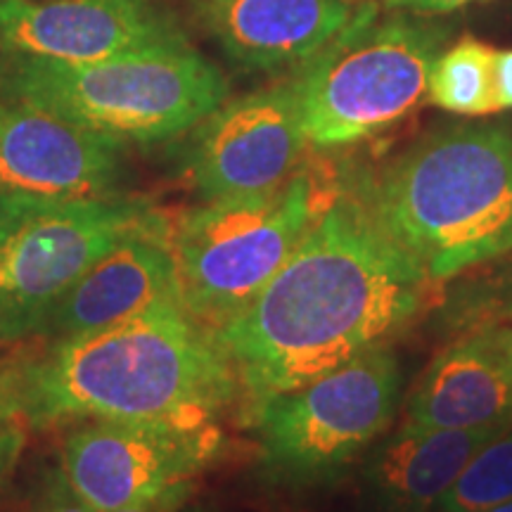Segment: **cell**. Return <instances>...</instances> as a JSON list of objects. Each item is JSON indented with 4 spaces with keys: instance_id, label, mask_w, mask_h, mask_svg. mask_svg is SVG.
I'll use <instances>...</instances> for the list:
<instances>
[{
    "instance_id": "25",
    "label": "cell",
    "mask_w": 512,
    "mask_h": 512,
    "mask_svg": "<svg viewBox=\"0 0 512 512\" xmlns=\"http://www.w3.org/2000/svg\"><path fill=\"white\" fill-rule=\"evenodd\" d=\"M477 328H484L486 332H489L491 342H494V347L498 349V354H501V358H503L505 368H508L512 375V316L494 320V323L477 325Z\"/></svg>"
},
{
    "instance_id": "21",
    "label": "cell",
    "mask_w": 512,
    "mask_h": 512,
    "mask_svg": "<svg viewBox=\"0 0 512 512\" xmlns=\"http://www.w3.org/2000/svg\"><path fill=\"white\" fill-rule=\"evenodd\" d=\"M503 259H512V254L503 256ZM484 302V309H479L484 323H494V320L512 316V261H505L501 266L494 287L484 292Z\"/></svg>"
},
{
    "instance_id": "22",
    "label": "cell",
    "mask_w": 512,
    "mask_h": 512,
    "mask_svg": "<svg viewBox=\"0 0 512 512\" xmlns=\"http://www.w3.org/2000/svg\"><path fill=\"white\" fill-rule=\"evenodd\" d=\"M192 494V482L176 484L171 489L162 491L155 498H147V501L126 505V508L110 510V512H181L188 505V498Z\"/></svg>"
},
{
    "instance_id": "9",
    "label": "cell",
    "mask_w": 512,
    "mask_h": 512,
    "mask_svg": "<svg viewBox=\"0 0 512 512\" xmlns=\"http://www.w3.org/2000/svg\"><path fill=\"white\" fill-rule=\"evenodd\" d=\"M221 446L219 422L86 420L64 439L60 470L95 512H110L192 482Z\"/></svg>"
},
{
    "instance_id": "26",
    "label": "cell",
    "mask_w": 512,
    "mask_h": 512,
    "mask_svg": "<svg viewBox=\"0 0 512 512\" xmlns=\"http://www.w3.org/2000/svg\"><path fill=\"white\" fill-rule=\"evenodd\" d=\"M181 512H216V510L209 508V505H185Z\"/></svg>"
},
{
    "instance_id": "1",
    "label": "cell",
    "mask_w": 512,
    "mask_h": 512,
    "mask_svg": "<svg viewBox=\"0 0 512 512\" xmlns=\"http://www.w3.org/2000/svg\"><path fill=\"white\" fill-rule=\"evenodd\" d=\"M422 278L358 195H332L285 266L216 332L254 406L387 344L422 306Z\"/></svg>"
},
{
    "instance_id": "3",
    "label": "cell",
    "mask_w": 512,
    "mask_h": 512,
    "mask_svg": "<svg viewBox=\"0 0 512 512\" xmlns=\"http://www.w3.org/2000/svg\"><path fill=\"white\" fill-rule=\"evenodd\" d=\"M358 197L427 285L446 283L512 254V133L444 128L363 183Z\"/></svg>"
},
{
    "instance_id": "16",
    "label": "cell",
    "mask_w": 512,
    "mask_h": 512,
    "mask_svg": "<svg viewBox=\"0 0 512 512\" xmlns=\"http://www.w3.org/2000/svg\"><path fill=\"white\" fill-rule=\"evenodd\" d=\"M403 425H512V375L484 328L439 351L406 401Z\"/></svg>"
},
{
    "instance_id": "10",
    "label": "cell",
    "mask_w": 512,
    "mask_h": 512,
    "mask_svg": "<svg viewBox=\"0 0 512 512\" xmlns=\"http://www.w3.org/2000/svg\"><path fill=\"white\" fill-rule=\"evenodd\" d=\"M306 145L294 79L226 100L192 128L185 174L204 202L261 195L299 171Z\"/></svg>"
},
{
    "instance_id": "11",
    "label": "cell",
    "mask_w": 512,
    "mask_h": 512,
    "mask_svg": "<svg viewBox=\"0 0 512 512\" xmlns=\"http://www.w3.org/2000/svg\"><path fill=\"white\" fill-rule=\"evenodd\" d=\"M124 178V143L0 91V197L107 200Z\"/></svg>"
},
{
    "instance_id": "2",
    "label": "cell",
    "mask_w": 512,
    "mask_h": 512,
    "mask_svg": "<svg viewBox=\"0 0 512 512\" xmlns=\"http://www.w3.org/2000/svg\"><path fill=\"white\" fill-rule=\"evenodd\" d=\"M15 377L29 425L38 427L74 420L207 425L240 394L216 332L181 297L60 339Z\"/></svg>"
},
{
    "instance_id": "14",
    "label": "cell",
    "mask_w": 512,
    "mask_h": 512,
    "mask_svg": "<svg viewBox=\"0 0 512 512\" xmlns=\"http://www.w3.org/2000/svg\"><path fill=\"white\" fill-rule=\"evenodd\" d=\"M166 233L169 226L157 216L112 247L64 294L41 335L53 342L79 337L136 316L162 299L178 297Z\"/></svg>"
},
{
    "instance_id": "28",
    "label": "cell",
    "mask_w": 512,
    "mask_h": 512,
    "mask_svg": "<svg viewBox=\"0 0 512 512\" xmlns=\"http://www.w3.org/2000/svg\"><path fill=\"white\" fill-rule=\"evenodd\" d=\"M356 3H366V0H356Z\"/></svg>"
},
{
    "instance_id": "20",
    "label": "cell",
    "mask_w": 512,
    "mask_h": 512,
    "mask_svg": "<svg viewBox=\"0 0 512 512\" xmlns=\"http://www.w3.org/2000/svg\"><path fill=\"white\" fill-rule=\"evenodd\" d=\"M29 512H95L72 489L62 470L48 472Z\"/></svg>"
},
{
    "instance_id": "23",
    "label": "cell",
    "mask_w": 512,
    "mask_h": 512,
    "mask_svg": "<svg viewBox=\"0 0 512 512\" xmlns=\"http://www.w3.org/2000/svg\"><path fill=\"white\" fill-rule=\"evenodd\" d=\"M387 10L408 12V15H444L482 0H380Z\"/></svg>"
},
{
    "instance_id": "4",
    "label": "cell",
    "mask_w": 512,
    "mask_h": 512,
    "mask_svg": "<svg viewBox=\"0 0 512 512\" xmlns=\"http://www.w3.org/2000/svg\"><path fill=\"white\" fill-rule=\"evenodd\" d=\"M0 91L128 147L190 133L228 100V81L185 38L79 64L0 55Z\"/></svg>"
},
{
    "instance_id": "5",
    "label": "cell",
    "mask_w": 512,
    "mask_h": 512,
    "mask_svg": "<svg viewBox=\"0 0 512 512\" xmlns=\"http://www.w3.org/2000/svg\"><path fill=\"white\" fill-rule=\"evenodd\" d=\"M328 202L297 171L271 192L185 211L166 233L185 309L219 332L271 283Z\"/></svg>"
},
{
    "instance_id": "15",
    "label": "cell",
    "mask_w": 512,
    "mask_h": 512,
    "mask_svg": "<svg viewBox=\"0 0 512 512\" xmlns=\"http://www.w3.org/2000/svg\"><path fill=\"white\" fill-rule=\"evenodd\" d=\"M512 425L451 427L401 425L375 446L363 465V484L380 512H430L482 448Z\"/></svg>"
},
{
    "instance_id": "19",
    "label": "cell",
    "mask_w": 512,
    "mask_h": 512,
    "mask_svg": "<svg viewBox=\"0 0 512 512\" xmlns=\"http://www.w3.org/2000/svg\"><path fill=\"white\" fill-rule=\"evenodd\" d=\"M29 418L24 413L17 377L0 368V486L17 465L24 441H27Z\"/></svg>"
},
{
    "instance_id": "24",
    "label": "cell",
    "mask_w": 512,
    "mask_h": 512,
    "mask_svg": "<svg viewBox=\"0 0 512 512\" xmlns=\"http://www.w3.org/2000/svg\"><path fill=\"white\" fill-rule=\"evenodd\" d=\"M498 110L512 107V50H496Z\"/></svg>"
},
{
    "instance_id": "17",
    "label": "cell",
    "mask_w": 512,
    "mask_h": 512,
    "mask_svg": "<svg viewBox=\"0 0 512 512\" xmlns=\"http://www.w3.org/2000/svg\"><path fill=\"white\" fill-rule=\"evenodd\" d=\"M427 98L432 105L465 117H484L498 110L496 50L465 38L434 62Z\"/></svg>"
},
{
    "instance_id": "18",
    "label": "cell",
    "mask_w": 512,
    "mask_h": 512,
    "mask_svg": "<svg viewBox=\"0 0 512 512\" xmlns=\"http://www.w3.org/2000/svg\"><path fill=\"white\" fill-rule=\"evenodd\" d=\"M512 501V427L489 441L430 512H482Z\"/></svg>"
},
{
    "instance_id": "7",
    "label": "cell",
    "mask_w": 512,
    "mask_h": 512,
    "mask_svg": "<svg viewBox=\"0 0 512 512\" xmlns=\"http://www.w3.org/2000/svg\"><path fill=\"white\" fill-rule=\"evenodd\" d=\"M157 216L124 197H0V342L41 335L81 275Z\"/></svg>"
},
{
    "instance_id": "8",
    "label": "cell",
    "mask_w": 512,
    "mask_h": 512,
    "mask_svg": "<svg viewBox=\"0 0 512 512\" xmlns=\"http://www.w3.org/2000/svg\"><path fill=\"white\" fill-rule=\"evenodd\" d=\"M399 396V358L387 344L273 396L256 408L266 467L283 484L330 482L387 430Z\"/></svg>"
},
{
    "instance_id": "6",
    "label": "cell",
    "mask_w": 512,
    "mask_h": 512,
    "mask_svg": "<svg viewBox=\"0 0 512 512\" xmlns=\"http://www.w3.org/2000/svg\"><path fill=\"white\" fill-rule=\"evenodd\" d=\"M368 3L342 34L294 72L309 145L356 143L406 117L427 95L444 31L408 12L375 19Z\"/></svg>"
},
{
    "instance_id": "27",
    "label": "cell",
    "mask_w": 512,
    "mask_h": 512,
    "mask_svg": "<svg viewBox=\"0 0 512 512\" xmlns=\"http://www.w3.org/2000/svg\"><path fill=\"white\" fill-rule=\"evenodd\" d=\"M482 512H512V501L501 503V505H496V508H489V510H482Z\"/></svg>"
},
{
    "instance_id": "13",
    "label": "cell",
    "mask_w": 512,
    "mask_h": 512,
    "mask_svg": "<svg viewBox=\"0 0 512 512\" xmlns=\"http://www.w3.org/2000/svg\"><path fill=\"white\" fill-rule=\"evenodd\" d=\"M370 3L356 0H192L197 22L247 72L304 67Z\"/></svg>"
},
{
    "instance_id": "12",
    "label": "cell",
    "mask_w": 512,
    "mask_h": 512,
    "mask_svg": "<svg viewBox=\"0 0 512 512\" xmlns=\"http://www.w3.org/2000/svg\"><path fill=\"white\" fill-rule=\"evenodd\" d=\"M185 38L159 0H0V55L79 64Z\"/></svg>"
}]
</instances>
